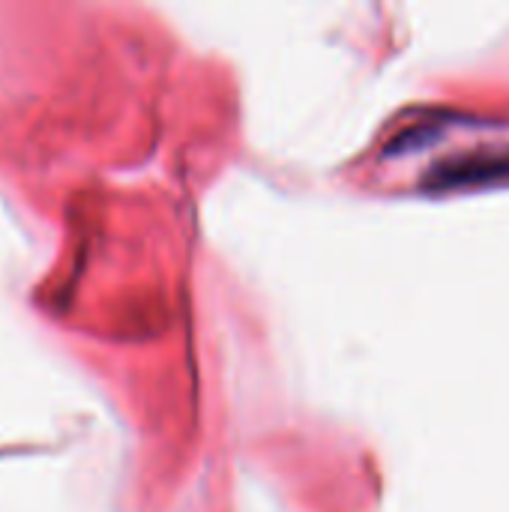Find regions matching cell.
<instances>
[{
	"label": "cell",
	"instance_id": "cell-1",
	"mask_svg": "<svg viewBox=\"0 0 509 512\" xmlns=\"http://www.w3.org/2000/svg\"><path fill=\"white\" fill-rule=\"evenodd\" d=\"M509 177V153H474L453 162L438 165L432 183L435 186H468Z\"/></svg>",
	"mask_w": 509,
	"mask_h": 512
}]
</instances>
